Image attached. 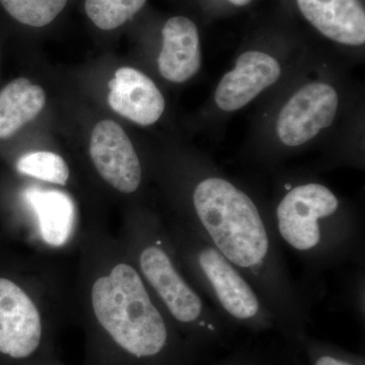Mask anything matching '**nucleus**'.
<instances>
[{"mask_svg":"<svg viewBox=\"0 0 365 365\" xmlns=\"http://www.w3.org/2000/svg\"><path fill=\"white\" fill-rule=\"evenodd\" d=\"M108 88V103L113 111L134 123L150 126L165 111L163 93L148 76L135 68L120 67Z\"/></svg>","mask_w":365,"mask_h":365,"instance_id":"nucleus-11","label":"nucleus"},{"mask_svg":"<svg viewBox=\"0 0 365 365\" xmlns=\"http://www.w3.org/2000/svg\"><path fill=\"white\" fill-rule=\"evenodd\" d=\"M14 20L42 28L51 24L66 6L67 0H0Z\"/></svg>","mask_w":365,"mask_h":365,"instance_id":"nucleus-17","label":"nucleus"},{"mask_svg":"<svg viewBox=\"0 0 365 365\" xmlns=\"http://www.w3.org/2000/svg\"><path fill=\"white\" fill-rule=\"evenodd\" d=\"M280 76V64L274 57L259 51L242 53L216 88V105L225 112L242 109Z\"/></svg>","mask_w":365,"mask_h":365,"instance_id":"nucleus-10","label":"nucleus"},{"mask_svg":"<svg viewBox=\"0 0 365 365\" xmlns=\"http://www.w3.org/2000/svg\"><path fill=\"white\" fill-rule=\"evenodd\" d=\"M158 71L170 83L189 81L201 66L200 39L195 24L185 16H174L163 29V48Z\"/></svg>","mask_w":365,"mask_h":365,"instance_id":"nucleus-13","label":"nucleus"},{"mask_svg":"<svg viewBox=\"0 0 365 365\" xmlns=\"http://www.w3.org/2000/svg\"><path fill=\"white\" fill-rule=\"evenodd\" d=\"M60 260L32 252L19 273L0 275V365L58 355L59 334L73 321V275Z\"/></svg>","mask_w":365,"mask_h":365,"instance_id":"nucleus-2","label":"nucleus"},{"mask_svg":"<svg viewBox=\"0 0 365 365\" xmlns=\"http://www.w3.org/2000/svg\"><path fill=\"white\" fill-rule=\"evenodd\" d=\"M228 1L237 6H244L250 4L252 0H228Z\"/></svg>","mask_w":365,"mask_h":365,"instance_id":"nucleus-20","label":"nucleus"},{"mask_svg":"<svg viewBox=\"0 0 365 365\" xmlns=\"http://www.w3.org/2000/svg\"><path fill=\"white\" fill-rule=\"evenodd\" d=\"M46 93L30 79L20 78L0 91V139H9L44 109Z\"/></svg>","mask_w":365,"mask_h":365,"instance_id":"nucleus-14","label":"nucleus"},{"mask_svg":"<svg viewBox=\"0 0 365 365\" xmlns=\"http://www.w3.org/2000/svg\"><path fill=\"white\" fill-rule=\"evenodd\" d=\"M163 222L185 272L206 285L225 314L247 322L267 311L251 281L195 230L174 220Z\"/></svg>","mask_w":365,"mask_h":365,"instance_id":"nucleus-5","label":"nucleus"},{"mask_svg":"<svg viewBox=\"0 0 365 365\" xmlns=\"http://www.w3.org/2000/svg\"><path fill=\"white\" fill-rule=\"evenodd\" d=\"M314 365H352L348 364V362L344 361V360H341L338 359H335V357L329 356V355H325V356L319 357L318 360L316 361V364Z\"/></svg>","mask_w":365,"mask_h":365,"instance_id":"nucleus-18","label":"nucleus"},{"mask_svg":"<svg viewBox=\"0 0 365 365\" xmlns=\"http://www.w3.org/2000/svg\"><path fill=\"white\" fill-rule=\"evenodd\" d=\"M117 235L175 328L205 326L207 309L182 268L163 220L131 210L125 213Z\"/></svg>","mask_w":365,"mask_h":365,"instance_id":"nucleus-4","label":"nucleus"},{"mask_svg":"<svg viewBox=\"0 0 365 365\" xmlns=\"http://www.w3.org/2000/svg\"><path fill=\"white\" fill-rule=\"evenodd\" d=\"M76 256L72 299L85 333L83 365H170L177 329L98 216L85 220Z\"/></svg>","mask_w":365,"mask_h":365,"instance_id":"nucleus-1","label":"nucleus"},{"mask_svg":"<svg viewBox=\"0 0 365 365\" xmlns=\"http://www.w3.org/2000/svg\"><path fill=\"white\" fill-rule=\"evenodd\" d=\"M199 227H188L215 247L247 278L266 284L275 251L268 227L248 194L223 178H206L192 194Z\"/></svg>","mask_w":365,"mask_h":365,"instance_id":"nucleus-3","label":"nucleus"},{"mask_svg":"<svg viewBox=\"0 0 365 365\" xmlns=\"http://www.w3.org/2000/svg\"><path fill=\"white\" fill-rule=\"evenodd\" d=\"M16 169L23 176L62 188L66 187L71 180L68 163L58 153L52 151L26 153L16 160Z\"/></svg>","mask_w":365,"mask_h":365,"instance_id":"nucleus-15","label":"nucleus"},{"mask_svg":"<svg viewBox=\"0 0 365 365\" xmlns=\"http://www.w3.org/2000/svg\"><path fill=\"white\" fill-rule=\"evenodd\" d=\"M88 153L96 174L115 193L130 196L140 189V160L130 138L116 122L103 120L96 124Z\"/></svg>","mask_w":365,"mask_h":365,"instance_id":"nucleus-8","label":"nucleus"},{"mask_svg":"<svg viewBox=\"0 0 365 365\" xmlns=\"http://www.w3.org/2000/svg\"><path fill=\"white\" fill-rule=\"evenodd\" d=\"M337 91L328 83L302 86L281 110L277 134L285 145H302L332 125L337 114Z\"/></svg>","mask_w":365,"mask_h":365,"instance_id":"nucleus-9","label":"nucleus"},{"mask_svg":"<svg viewBox=\"0 0 365 365\" xmlns=\"http://www.w3.org/2000/svg\"><path fill=\"white\" fill-rule=\"evenodd\" d=\"M339 200L326 186L299 185L288 191L276 209V228L282 241L294 251L316 254L325 246L328 222L337 215Z\"/></svg>","mask_w":365,"mask_h":365,"instance_id":"nucleus-7","label":"nucleus"},{"mask_svg":"<svg viewBox=\"0 0 365 365\" xmlns=\"http://www.w3.org/2000/svg\"><path fill=\"white\" fill-rule=\"evenodd\" d=\"M309 23L335 42L350 46L365 42V13L360 0H297Z\"/></svg>","mask_w":365,"mask_h":365,"instance_id":"nucleus-12","label":"nucleus"},{"mask_svg":"<svg viewBox=\"0 0 365 365\" xmlns=\"http://www.w3.org/2000/svg\"><path fill=\"white\" fill-rule=\"evenodd\" d=\"M145 2L146 0H86L85 9L98 29L111 31L130 20Z\"/></svg>","mask_w":365,"mask_h":365,"instance_id":"nucleus-16","label":"nucleus"},{"mask_svg":"<svg viewBox=\"0 0 365 365\" xmlns=\"http://www.w3.org/2000/svg\"><path fill=\"white\" fill-rule=\"evenodd\" d=\"M21 199L24 215L16 230L33 253L63 258L76 252L85 220L68 192L29 187Z\"/></svg>","mask_w":365,"mask_h":365,"instance_id":"nucleus-6","label":"nucleus"},{"mask_svg":"<svg viewBox=\"0 0 365 365\" xmlns=\"http://www.w3.org/2000/svg\"><path fill=\"white\" fill-rule=\"evenodd\" d=\"M38 365H66L60 359L59 355H56V356L52 357V359L46 360V361L42 362V364Z\"/></svg>","mask_w":365,"mask_h":365,"instance_id":"nucleus-19","label":"nucleus"}]
</instances>
